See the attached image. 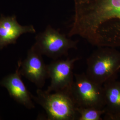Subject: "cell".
<instances>
[{"label":"cell","mask_w":120,"mask_h":120,"mask_svg":"<svg viewBox=\"0 0 120 120\" xmlns=\"http://www.w3.org/2000/svg\"><path fill=\"white\" fill-rule=\"evenodd\" d=\"M74 14L68 36L91 45L120 47V0H73Z\"/></svg>","instance_id":"cell-1"},{"label":"cell","mask_w":120,"mask_h":120,"mask_svg":"<svg viewBox=\"0 0 120 120\" xmlns=\"http://www.w3.org/2000/svg\"><path fill=\"white\" fill-rule=\"evenodd\" d=\"M86 74L92 80L103 85L117 79L120 70V52L111 47H100L86 60Z\"/></svg>","instance_id":"cell-2"},{"label":"cell","mask_w":120,"mask_h":120,"mask_svg":"<svg viewBox=\"0 0 120 120\" xmlns=\"http://www.w3.org/2000/svg\"><path fill=\"white\" fill-rule=\"evenodd\" d=\"M32 98L43 108L49 120H77V105L72 96L63 92L48 93L41 89L37 90Z\"/></svg>","instance_id":"cell-3"},{"label":"cell","mask_w":120,"mask_h":120,"mask_svg":"<svg viewBox=\"0 0 120 120\" xmlns=\"http://www.w3.org/2000/svg\"><path fill=\"white\" fill-rule=\"evenodd\" d=\"M35 40V48L42 55L54 60L67 56L71 49H77L78 43V41L69 38L50 25L37 35Z\"/></svg>","instance_id":"cell-4"},{"label":"cell","mask_w":120,"mask_h":120,"mask_svg":"<svg viewBox=\"0 0 120 120\" xmlns=\"http://www.w3.org/2000/svg\"><path fill=\"white\" fill-rule=\"evenodd\" d=\"M71 95L77 107L103 109L105 106L103 85L92 80L86 73H74Z\"/></svg>","instance_id":"cell-5"},{"label":"cell","mask_w":120,"mask_h":120,"mask_svg":"<svg viewBox=\"0 0 120 120\" xmlns=\"http://www.w3.org/2000/svg\"><path fill=\"white\" fill-rule=\"evenodd\" d=\"M80 59V57L58 59L47 64L48 77L51 82L45 91L48 93L63 92L71 95L74 80V64Z\"/></svg>","instance_id":"cell-6"},{"label":"cell","mask_w":120,"mask_h":120,"mask_svg":"<svg viewBox=\"0 0 120 120\" xmlns=\"http://www.w3.org/2000/svg\"><path fill=\"white\" fill-rule=\"evenodd\" d=\"M42 56L33 45L28 50L27 57L21 62V75L34 84L38 89H42L49 78L47 65Z\"/></svg>","instance_id":"cell-7"},{"label":"cell","mask_w":120,"mask_h":120,"mask_svg":"<svg viewBox=\"0 0 120 120\" xmlns=\"http://www.w3.org/2000/svg\"><path fill=\"white\" fill-rule=\"evenodd\" d=\"M22 60L18 62L15 72L10 74L0 82V85L5 87L10 96L18 103L23 105L29 109L34 108L33 102L32 94L27 90L21 78L20 69Z\"/></svg>","instance_id":"cell-8"},{"label":"cell","mask_w":120,"mask_h":120,"mask_svg":"<svg viewBox=\"0 0 120 120\" xmlns=\"http://www.w3.org/2000/svg\"><path fill=\"white\" fill-rule=\"evenodd\" d=\"M34 26H22L17 22L15 16L0 17V51L10 44L17 42L21 35L26 33L34 34Z\"/></svg>","instance_id":"cell-9"},{"label":"cell","mask_w":120,"mask_h":120,"mask_svg":"<svg viewBox=\"0 0 120 120\" xmlns=\"http://www.w3.org/2000/svg\"><path fill=\"white\" fill-rule=\"evenodd\" d=\"M103 86L105 98L103 119L120 120V81L114 79Z\"/></svg>","instance_id":"cell-10"},{"label":"cell","mask_w":120,"mask_h":120,"mask_svg":"<svg viewBox=\"0 0 120 120\" xmlns=\"http://www.w3.org/2000/svg\"><path fill=\"white\" fill-rule=\"evenodd\" d=\"M78 120H102V116L105 113L104 109L77 107Z\"/></svg>","instance_id":"cell-11"},{"label":"cell","mask_w":120,"mask_h":120,"mask_svg":"<svg viewBox=\"0 0 120 120\" xmlns=\"http://www.w3.org/2000/svg\"><path fill=\"white\" fill-rule=\"evenodd\" d=\"M119 73H120V72H119Z\"/></svg>","instance_id":"cell-12"}]
</instances>
